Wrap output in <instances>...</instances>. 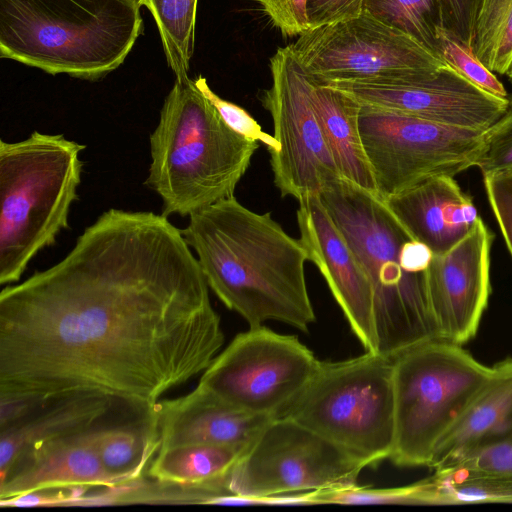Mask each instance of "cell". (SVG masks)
<instances>
[{
    "label": "cell",
    "instance_id": "1",
    "mask_svg": "<svg viewBox=\"0 0 512 512\" xmlns=\"http://www.w3.org/2000/svg\"><path fill=\"white\" fill-rule=\"evenodd\" d=\"M224 343L182 230L111 208L53 266L0 293V396L100 393L142 409L203 373Z\"/></svg>",
    "mask_w": 512,
    "mask_h": 512
},
{
    "label": "cell",
    "instance_id": "2",
    "mask_svg": "<svg viewBox=\"0 0 512 512\" xmlns=\"http://www.w3.org/2000/svg\"><path fill=\"white\" fill-rule=\"evenodd\" d=\"M182 234L209 289L249 327L273 320L308 332L316 320L309 256L270 212H253L231 196L191 214Z\"/></svg>",
    "mask_w": 512,
    "mask_h": 512
},
{
    "label": "cell",
    "instance_id": "3",
    "mask_svg": "<svg viewBox=\"0 0 512 512\" xmlns=\"http://www.w3.org/2000/svg\"><path fill=\"white\" fill-rule=\"evenodd\" d=\"M139 0H0V57L98 80L143 32Z\"/></svg>",
    "mask_w": 512,
    "mask_h": 512
},
{
    "label": "cell",
    "instance_id": "4",
    "mask_svg": "<svg viewBox=\"0 0 512 512\" xmlns=\"http://www.w3.org/2000/svg\"><path fill=\"white\" fill-rule=\"evenodd\" d=\"M149 142L145 184L167 217H189L234 196L259 147L230 129L189 77L175 80Z\"/></svg>",
    "mask_w": 512,
    "mask_h": 512
},
{
    "label": "cell",
    "instance_id": "5",
    "mask_svg": "<svg viewBox=\"0 0 512 512\" xmlns=\"http://www.w3.org/2000/svg\"><path fill=\"white\" fill-rule=\"evenodd\" d=\"M320 198L372 284L378 352L392 357L439 339L426 271L410 272L401 262L402 245L413 237L385 201L342 177L328 184Z\"/></svg>",
    "mask_w": 512,
    "mask_h": 512
},
{
    "label": "cell",
    "instance_id": "6",
    "mask_svg": "<svg viewBox=\"0 0 512 512\" xmlns=\"http://www.w3.org/2000/svg\"><path fill=\"white\" fill-rule=\"evenodd\" d=\"M85 145L32 132L0 140V284L18 282L30 261L53 245L78 199Z\"/></svg>",
    "mask_w": 512,
    "mask_h": 512
},
{
    "label": "cell",
    "instance_id": "7",
    "mask_svg": "<svg viewBox=\"0 0 512 512\" xmlns=\"http://www.w3.org/2000/svg\"><path fill=\"white\" fill-rule=\"evenodd\" d=\"M392 357L380 352L318 361L303 389L275 418L320 434L365 467L389 459L394 443Z\"/></svg>",
    "mask_w": 512,
    "mask_h": 512
},
{
    "label": "cell",
    "instance_id": "8",
    "mask_svg": "<svg viewBox=\"0 0 512 512\" xmlns=\"http://www.w3.org/2000/svg\"><path fill=\"white\" fill-rule=\"evenodd\" d=\"M394 443L400 467H429L439 440L459 419L493 367L461 345L433 339L392 356Z\"/></svg>",
    "mask_w": 512,
    "mask_h": 512
},
{
    "label": "cell",
    "instance_id": "9",
    "mask_svg": "<svg viewBox=\"0 0 512 512\" xmlns=\"http://www.w3.org/2000/svg\"><path fill=\"white\" fill-rule=\"evenodd\" d=\"M365 465L311 429L274 418L228 477L233 496L221 505L270 504L288 494L357 484Z\"/></svg>",
    "mask_w": 512,
    "mask_h": 512
},
{
    "label": "cell",
    "instance_id": "10",
    "mask_svg": "<svg viewBox=\"0 0 512 512\" xmlns=\"http://www.w3.org/2000/svg\"><path fill=\"white\" fill-rule=\"evenodd\" d=\"M359 129L382 200L475 166L485 131L451 127L361 104Z\"/></svg>",
    "mask_w": 512,
    "mask_h": 512
},
{
    "label": "cell",
    "instance_id": "11",
    "mask_svg": "<svg viewBox=\"0 0 512 512\" xmlns=\"http://www.w3.org/2000/svg\"><path fill=\"white\" fill-rule=\"evenodd\" d=\"M290 46L308 77L323 85L391 82L445 64L411 36L366 12L310 29Z\"/></svg>",
    "mask_w": 512,
    "mask_h": 512
},
{
    "label": "cell",
    "instance_id": "12",
    "mask_svg": "<svg viewBox=\"0 0 512 512\" xmlns=\"http://www.w3.org/2000/svg\"><path fill=\"white\" fill-rule=\"evenodd\" d=\"M318 361L294 335L249 327L215 357L198 385L242 410L275 418L303 389Z\"/></svg>",
    "mask_w": 512,
    "mask_h": 512
},
{
    "label": "cell",
    "instance_id": "13",
    "mask_svg": "<svg viewBox=\"0 0 512 512\" xmlns=\"http://www.w3.org/2000/svg\"><path fill=\"white\" fill-rule=\"evenodd\" d=\"M270 71L272 84L260 100L279 143L269 151L274 184L282 197L299 201L342 176L312 106L307 75L290 45L270 58Z\"/></svg>",
    "mask_w": 512,
    "mask_h": 512
},
{
    "label": "cell",
    "instance_id": "14",
    "mask_svg": "<svg viewBox=\"0 0 512 512\" xmlns=\"http://www.w3.org/2000/svg\"><path fill=\"white\" fill-rule=\"evenodd\" d=\"M361 104L438 124L486 131L505 112L508 98L478 88L452 67L383 83H333Z\"/></svg>",
    "mask_w": 512,
    "mask_h": 512
},
{
    "label": "cell",
    "instance_id": "15",
    "mask_svg": "<svg viewBox=\"0 0 512 512\" xmlns=\"http://www.w3.org/2000/svg\"><path fill=\"white\" fill-rule=\"evenodd\" d=\"M493 234L479 217L472 231L443 254H433L427 291L438 338L462 345L478 330L490 295Z\"/></svg>",
    "mask_w": 512,
    "mask_h": 512
},
{
    "label": "cell",
    "instance_id": "16",
    "mask_svg": "<svg viewBox=\"0 0 512 512\" xmlns=\"http://www.w3.org/2000/svg\"><path fill=\"white\" fill-rule=\"evenodd\" d=\"M299 202L296 217L300 241L342 309L351 330L366 351L378 352L374 294L370 279L320 194Z\"/></svg>",
    "mask_w": 512,
    "mask_h": 512
},
{
    "label": "cell",
    "instance_id": "17",
    "mask_svg": "<svg viewBox=\"0 0 512 512\" xmlns=\"http://www.w3.org/2000/svg\"><path fill=\"white\" fill-rule=\"evenodd\" d=\"M98 427L54 438L23 452L0 476V500L43 490L116 486L97 451Z\"/></svg>",
    "mask_w": 512,
    "mask_h": 512
},
{
    "label": "cell",
    "instance_id": "18",
    "mask_svg": "<svg viewBox=\"0 0 512 512\" xmlns=\"http://www.w3.org/2000/svg\"><path fill=\"white\" fill-rule=\"evenodd\" d=\"M160 447L186 445L249 447L274 418L242 410L197 385L190 393L154 405Z\"/></svg>",
    "mask_w": 512,
    "mask_h": 512
},
{
    "label": "cell",
    "instance_id": "19",
    "mask_svg": "<svg viewBox=\"0 0 512 512\" xmlns=\"http://www.w3.org/2000/svg\"><path fill=\"white\" fill-rule=\"evenodd\" d=\"M409 234L443 254L463 240L479 216L453 176L440 175L384 200Z\"/></svg>",
    "mask_w": 512,
    "mask_h": 512
},
{
    "label": "cell",
    "instance_id": "20",
    "mask_svg": "<svg viewBox=\"0 0 512 512\" xmlns=\"http://www.w3.org/2000/svg\"><path fill=\"white\" fill-rule=\"evenodd\" d=\"M512 440V359L493 371L435 447L429 467L435 471L457 465L485 448Z\"/></svg>",
    "mask_w": 512,
    "mask_h": 512
},
{
    "label": "cell",
    "instance_id": "21",
    "mask_svg": "<svg viewBox=\"0 0 512 512\" xmlns=\"http://www.w3.org/2000/svg\"><path fill=\"white\" fill-rule=\"evenodd\" d=\"M113 398L100 393H74L44 400L15 422L0 428V476L26 450L51 439L96 425Z\"/></svg>",
    "mask_w": 512,
    "mask_h": 512
},
{
    "label": "cell",
    "instance_id": "22",
    "mask_svg": "<svg viewBox=\"0 0 512 512\" xmlns=\"http://www.w3.org/2000/svg\"><path fill=\"white\" fill-rule=\"evenodd\" d=\"M307 78L312 106L342 178L378 195L360 135L361 103L345 90Z\"/></svg>",
    "mask_w": 512,
    "mask_h": 512
},
{
    "label": "cell",
    "instance_id": "23",
    "mask_svg": "<svg viewBox=\"0 0 512 512\" xmlns=\"http://www.w3.org/2000/svg\"><path fill=\"white\" fill-rule=\"evenodd\" d=\"M96 442L100 460L117 485L141 479L160 447L154 406L127 423L99 426Z\"/></svg>",
    "mask_w": 512,
    "mask_h": 512
},
{
    "label": "cell",
    "instance_id": "24",
    "mask_svg": "<svg viewBox=\"0 0 512 512\" xmlns=\"http://www.w3.org/2000/svg\"><path fill=\"white\" fill-rule=\"evenodd\" d=\"M247 448L200 444L161 450L151 461L147 474L162 482L228 486V477Z\"/></svg>",
    "mask_w": 512,
    "mask_h": 512
},
{
    "label": "cell",
    "instance_id": "25",
    "mask_svg": "<svg viewBox=\"0 0 512 512\" xmlns=\"http://www.w3.org/2000/svg\"><path fill=\"white\" fill-rule=\"evenodd\" d=\"M198 0H139L152 15L168 66L176 79L188 78L194 51Z\"/></svg>",
    "mask_w": 512,
    "mask_h": 512
},
{
    "label": "cell",
    "instance_id": "26",
    "mask_svg": "<svg viewBox=\"0 0 512 512\" xmlns=\"http://www.w3.org/2000/svg\"><path fill=\"white\" fill-rule=\"evenodd\" d=\"M428 479L434 505L512 503V476L450 468L435 471Z\"/></svg>",
    "mask_w": 512,
    "mask_h": 512
},
{
    "label": "cell",
    "instance_id": "27",
    "mask_svg": "<svg viewBox=\"0 0 512 512\" xmlns=\"http://www.w3.org/2000/svg\"><path fill=\"white\" fill-rule=\"evenodd\" d=\"M473 52L493 73L512 66V0H481L474 29Z\"/></svg>",
    "mask_w": 512,
    "mask_h": 512
},
{
    "label": "cell",
    "instance_id": "28",
    "mask_svg": "<svg viewBox=\"0 0 512 512\" xmlns=\"http://www.w3.org/2000/svg\"><path fill=\"white\" fill-rule=\"evenodd\" d=\"M363 12L411 36L438 57L437 32L443 26L438 0H365Z\"/></svg>",
    "mask_w": 512,
    "mask_h": 512
},
{
    "label": "cell",
    "instance_id": "29",
    "mask_svg": "<svg viewBox=\"0 0 512 512\" xmlns=\"http://www.w3.org/2000/svg\"><path fill=\"white\" fill-rule=\"evenodd\" d=\"M304 504H422L433 505L428 479L398 488L375 489L357 484L303 493Z\"/></svg>",
    "mask_w": 512,
    "mask_h": 512
},
{
    "label": "cell",
    "instance_id": "30",
    "mask_svg": "<svg viewBox=\"0 0 512 512\" xmlns=\"http://www.w3.org/2000/svg\"><path fill=\"white\" fill-rule=\"evenodd\" d=\"M437 55L469 82L485 92L508 98V93L496 75L474 54L473 49L441 26L437 32Z\"/></svg>",
    "mask_w": 512,
    "mask_h": 512
},
{
    "label": "cell",
    "instance_id": "31",
    "mask_svg": "<svg viewBox=\"0 0 512 512\" xmlns=\"http://www.w3.org/2000/svg\"><path fill=\"white\" fill-rule=\"evenodd\" d=\"M483 177L512 170V96L503 115L484 134L481 154L475 164Z\"/></svg>",
    "mask_w": 512,
    "mask_h": 512
},
{
    "label": "cell",
    "instance_id": "32",
    "mask_svg": "<svg viewBox=\"0 0 512 512\" xmlns=\"http://www.w3.org/2000/svg\"><path fill=\"white\" fill-rule=\"evenodd\" d=\"M197 89L214 106L225 124L237 134L266 145L268 152L277 150L278 141L264 132L257 121L242 107L217 95L208 85L205 77L199 75L193 79Z\"/></svg>",
    "mask_w": 512,
    "mask_h": 512
},
{
    "label": "cell",
    "instance_id": "33",
    "mask_svg": "<svg viewBox=\"0 0 512 512\" xmlns=\"http://www.w3.org/2000/svg\"><path fill=\"white\" fill-rule=\"evenodd\" d=\"M483 178L488 201L512 256V170Z\"/></svg>",
    "mask_w": 512,
    "mask_h": 512
},
{
    "label": "cell",
    "instance_id": "34",
    "mask_svg": "<svg viewBox=\"0 0 512 512\" xmlns=\"http://www.w3.org/2000/svg\"><path fill=\"white\" fill-rule=\"evenodd\" d=\"M256 3L271 23L291 37L309 30L306 17V0H250Z\"/></svg>",
    "mask_w": 512,
    "mask_h": 512
},
{
    "label": "cell",
    "instance_id": "35",
    "mask_svg": "<svg viewBox=\"0 0 512 512\" xmlns=\"http://www.w3.org/2000/svg\"><path fill=\"white\" fill-rule=\"evenodd\" d=\"M481 0H438L443 27L472 48L474 29Z\"/></svg>",
    "mask_w": 512,
    "mask_h": 512
},
{
    "label": "cell",
    "instance_id": "36",
    "mask_svg": "<svg viewBox=\"0 0 512 512\" xmlns=\"http://www.w3.org/2000/svg\"><path fill=\"white\" fill-rule=\"evenodd\" d=\"M365 0H306L308 28L314 29L359 16Z\"/></svg>",
    "mask_w": 512,
    "mask_h": 512
},
{
    "label": "cell",
    "instance_id": "37",
    "mask_svg": "<svg viewBox=\"0 0 512 512\" xmlns=\"http://www.w3.org/2000/svg\"><path fill=\"white\" fill-rule=\"evenodd\" d=\"M451 468L512 476V440L476 452Z\"/></svg>",
    "mask_w": 512,
    "mask_h": 512
},
{
    "label": "cell",
    "instance_id": "38",
    "mask_svg": "<svg viewBox=\"0 0 512 512\" xmlns=\"http://www.w3.org/2000/svg\"><path fill=\"white\" fill-rule=\"evenodd\" d=\"M433 252L424 243L411 238L401 248V262L410 272H425L432 260Z\"/></svg>",
    "mask_w": 512,
    "mask_h": 512
},
{
    "label": "cell",
    "instance_id": "39",
    "mask_svg": "<svg viewBox=\"0 0 512 512\" xmlns=\"http://www.w3.org/2000/svg\"><path fill=\"white\" fill-rule=\"evenodd\" d=\"M507 77L510 81V83L512 84V66L510 67L509 71L507 72Z\"/></svg>",
    "mask_w": 512,
    "mask_h": 512
}]
</instances>
